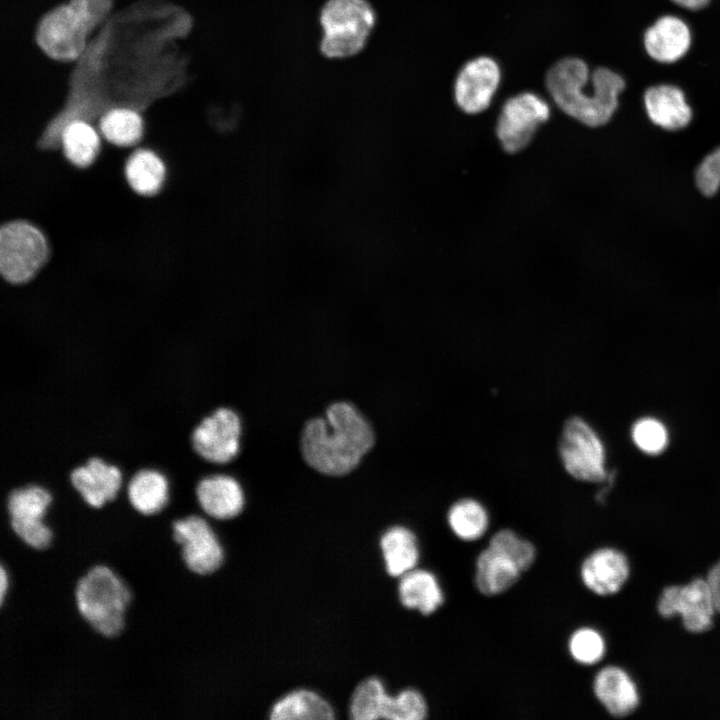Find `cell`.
<instances>
[{
	"mask_svg": "<svg viewBox=\"0 0 720 720\" xmlns=\"http://www.w3.org/2000/svg\"><path fill=\"white\" fill-rule=\"evenodd\" d=\"M195 496L202 513L216 521L237 517L245 504L244 492L238 480L224 473L201 476L195 486Z\"/></svg>",
	"mask_w": 720,
	"mask_h": 720,
	"instance_id": "16",
	"label": "cell"
},
{
	"mask_svg": "<svg viewBox=\"0 0 720 720\" xmlns=\"http://www.w3.org/2000/svg\"><path fill=\"white\" fill-rule=\"evenodd\" d=\"M375 11L366 0H328L320 14V49L328 58L358 54L375 24Z\"/></svg>",
	"mask_w": 720,
	"mask_h": 720,
	"instance_id": "4",
	"label": "cell"
},
{
	"mask_svg": "<svg viewBox=\"0 0 720 720\" xmlns=\"http://www.w3.org/2000/svg\"><path fill=\"white\" fill-rule=\"evenodd\" d=\"M632 438L641 451L650 455L661 453L668 442L665 427L652 418H644L636 422L632 429Z\"/></svg>",
	"mask_w": 720,
	"mask_h": 720,
	"instance_id": "32",
	"label": "cell"
},
{
	"mask_svg": "<svg viewBox=\"0 0 720 720\" xmlns=\"http://www.w3.org/2000/svg\"><path fill=\"white\" fill-rule=\"evenodd\" d=\"M592 690L598 702L615 717L630 714L639 703L636 686L617 666L601 668L594 676Z\"/></svg>",
	"mask_w": 720,
	"mask_h": 720,
	"instance_id": "22",
	"label": "cell"
},
{
	"mask_svg": "<svg viewBox=\"0 0 720 720\" xmlns=\"http://www.w3.org/2000/svg\"><path fill=\"white\" fill-rule=\"evenodd\" d=\"M272 720H332L334 710L317 693L306 690H294L280 698L270 712Z\"/></svg>",
	"mask_w": 720,
	"mask_h": 720,
	"instance_id": "26",
	"label": "cell"
},
{
	"mask_svg": "<svg viewBox=\"0 0 720 720\" xmlns=\"http://www.w3.org/2000/svg\"><path fill=\"white\" fill-rule=\"evenodd\" d=\"M691 43L689 26L680 17L674 15L659 17L643 34L646 54L661 64L679 61L688 53Z\"/></svg>",
	"mask_w": 720,
	"mask_h": 720,
	"instance_id": "18",
	"label": "cell"
},
{
	"mask_svg": "<svg viewBox=\"0 0 720 720\" xmlns=\"http://www.w3.org/2000/svg\"><path fill=\"white\" fill-rule=\"evenodd\" d=\"M696 186L705 196H713L720 187V146L708 154L695 173Z\"/></svg>",
	"mask_w": 720,
	"mask_h": 720,
	"instance_id": "33",
	"label": "cell"
},
{
	"mask_svg": "<svg viewBox=\"0 0 720 720\" xmlns=\"http://www.w3.org/2000/svg\"><path fill=\"white\" fill-rule=\"evenodd\" d=\"M714 595L710 584L697 579L685 586L666 588L659 599L658 611L664 617L680 614L691 632H704L712 625Z\"/></svg>",
	"mask_w": 720,
	"mask_h": 720,
	"instance_id": "13",
	"label": "cell"
},
{
	"mask_svg": "<svg viewBox=\"0 0 720 720\" xmlns=\"http://www.w3.org/2000/svg\"><path fill=\"white\" fill-rule=\"evenodd\" d=\"M354 720H424L430 708L424 694L416 688H405L389 695L376 677L363 680L354 690L350 703Z\"/></svg>",
	"mask_w": 720,
	"mask_h": 720,
	"instance_id": "5",
	"label": "cell"
},
{
	"mask_svg": "<svg viewBox=\"0 0 720 720\" xmlns=\"http://www.w3.org/2000/svg\"><path fill=\"white\" fill-rule=\"evenodd\" d=\"M9 587V579L5 568L0 565V603L4 600Z\"/></svg>",
	"mask_w": 720,
	"mask_h": 720,
	"instance_id": "36",
	"label": "cell"
},
{
	"mask_svg": "<svg viewBox=\"0 0 720 720\" xmlns=\"http://www.w3.org/2000/svg\"><path fill=\"white\" fill-rule=\"evenodd\" d=\"M566 649L569 657L576 664L593 666L603 659L606 643L598 630L590 626H581L569 634Z\"/></svg>",
	"mask_w": 720,
	"mask_h": 720,
	"instance_id": "31",
	"label": "cell"
},
{
	"mask_svg": "<svg viewBox=\"0 0 720 720\" xmlns=\"http://www.w3.org/2000/svg\"><path fill=\"white\" fill-rule=\"evenodd\" d=\"M629 576V564L623 553L602 547L590 552L579 566L583 586L598 596L617 593Z\"/></svg>",
	"mask_w": 720,
	"mask_h": 720,
	"instance_id": "17",
	"label": "cell"
},
{
	"mask_svg": "<svg viewBox=\"0 0 720 720\" xmlns=\"http://www.w3.org/2000/svg\"><path fill=\"white\" fill-rule=\"evenodd\" d=\"M241 433L242 424L237 412L229 407H218L193 427L191 447L202 461L224 465L238 456Z\"/></svg>",
	"mask_w": 720,
	"mask_h": 720,
	"instance_id": "10",
	"label": "cell"
},
{
	"mask_svg": "<svg viewBox=\"0 0 720 720\" xmlns=\"http://www.w3.org/2000/svg\"><path fill=\"white\" fill-rule=\"evenodd\" d=\"M387 573L399 578L418 567L421 550L416 533L407 526L394 525L380 539Z\"/></svg>",
	"mask_w": 720,
	"mask_h": 720,
	"instance_id": "25",
	"label": "cell"
},
{
	"mask_svg": "<svg viewBox=\"0 0 720 720\" xmlns=\"http://www.w3.org/2000/svg\"><path fill=\"white\" fill-rule=\"evenodd\" d=\"M374 431L351 403L331 404L324 417L309 420L302 432L301 451L305 462L328 476H343L354 470L373 447Z\"/></svg>",
	"mask_w": 720,
	"mask_h": 720,
	"instance_id": "1",
	"label": "cell"
},
{
	"mask_svg": "<svg viewBox=\"0 0 720 720\" xmlns=\"http://www.w3.org/2000/svg\"><path fill=\"white\" fill-rule=\"evenodd\" d=\"M165 166L152 151H135L125 166V176L131 188L138 194L151 196L157 193L165 179Z\"/></svg>",
	"mask_w": 720,
	"mask_h": 720,
	"instance_id": "29",
	"label": "cell"
},
{
	"mask_svg": "<svg viewBox=\"0 0 720 720\" xmlns=\"http://www.w3.org/2000/svg\"><path fill=\"white\" fill-rule=\"evenodd\" d=\"M91 35L84 18L65 3L41 18L36 29V42L52 59L75 62L85 52Z\"/></svg>",
	"mask_w": 720,
	"mask_h": 720,
	"instance_id": "9",
	"label": "cell"
},
{
	"mask_svg": "<svg viewBox=\"0 0 720 720\" xmlns=\"http://www.w3.org/2000/svg\"><path fill=\"white\" fill-rule=\"evenodd\" d=\"M101 135L116 146L126 147L138 143L144 134L145 119L141 112L129 107L107 110L98 121Z\"/></svg>",
	"mask_w": 720,
	"mask_h": 720,
	"instance_id": "28",
	"label": "cell"
},
{
	"mask_svg": "<svg viewBox=\"0 0 720 720\" xmlns=\"http://www.w3.org/2000/svg\"><path fill=\"white\" fill-rule=\"evenodd\" d=\"M52 500L51 492L36 483L15 487L7 494L6 509L11 529L31 548L43 550L52 542V529L44 521Z\"/></svg>",
	"mask_w": 720,
	"mask_h": 720,
	"instance_id": "8",
	"label": "cell"
},
{
	"mask_svg": "<svg viewBox=\"0 0 720 720\" xmlns=\"http://www.w3.org/2000/svg\"><path fill=\"white\" fill-rule=\"evenodd\" d=\"M173 538L186 567L198 575H210L225 562L224 546L204 514H190L172 522Z\"/></svg>",
	"mask_w": 720,
	"mask_h": 720,
	"instance_id": "11",
	"label": "cell"
},
{
	"mask_svg": "<svg viewBox=\"0 0 720 720\" xmlns=\"http://www.w3.org/2000/svg\"><path fill=\"white\" fill-rule=\"evenodd\" d=\"M445 520L450 533L460 542L469 544L484 539L491 527L487 507L472 497L454 501L446 512Z\"/></svg>",
	"mask_w": 720,
	"mask_h": 720,
	"instance_id": "24",
	"label": "cell"
},
{
	"mask_svg": "<svg viewBox=\"0 0 720 720\" xmlns=\"http://www.w3.org/2000/svg\"><path fill=\"white\" fill-rule=\"evenodd\" d=\"M501 70L491 57L480 56L468 61L459 71L454 84L457 106L467 114H477L491 103L499 86Z\"/></svg>",
	"mask_w": 720,
	"mask_h": 720,
	"instance_id": "14",
	"label": "cell"
},
{
	"mask_svg": "<svg viewBox=\"0 0 720 720\" xmlns=\"http://www.w3.org/2000/svg\"><path fill=\"white\" fill-rule=\"evenodd\" d=\"M123 487L133 509L145 516L160 513L169 502L168 477L154 467L137 469Z\"/></svg>",
	"mask_w": 720,
	"mask_h": 720,
	"instance_id": "23",
	"label": "cell"
},
{
	"mask_svg": "<svg viewBox=\"0 0 720 720\" xmlns=\"http://www.w3.org/2000/svg\"><path fill=\"white\" fill-rule=\"evenodd\" d=\"M60 146L73 165L84 168L95 160L100 149V136L90 122L74 119L61 130Z\"/></svg>",
	"mask_w": 720,
	"mask_h": 720,
	"instance_id": "27",
	"label": "cell"
},
{
	"mask_svg": "<svg viewBox=\"0 0 720 720\" xmlns=\"http://www.w3.org/2000/svg\"><path fill=\"white\" fill-rule=\"evenodd\" d=\"M679 7H682L691 11H698L704 9L711 0H670Z\"/></svg>",
	"mask_w": 720,
	"mask_h": 720,
	"instance_id": "35",
	"label": "cell"
},
{
	"mask_svg": "<svg viewBox=\"0 0 720 720\" xmlns=\"http://www.w3.org/2000/svg\"><path fill=\"white\" fill-rule=\"evenodd\" d=\"M398 597L402 606L431 616L446 602V593L439 576L431 569L416 567L399 577Z\"/></svg>",
	"mask_w": 720,
	"mask_h": 720,
	"instance_id": "20",
	"label": "cell"
},
{
	"mask_svg": "<svg viewBox=\"0 0 720 720\" xmlns=\"http://www.w3.org/2000/svg\"><path fill=\"white\" fill-rule=\"evenodd\" d=\"M545 85L565 114L588 127H600L616 112L626 83L610 68L598 67L590 74L584 60L566 57L547 71Z\"/></svg>",
	"mask_w": 720,
	"mask_h": 720,
	"instance_id": "2",
	"label": "cell"
},
{
	"mask_svg": "<svg viewBox=\"0 0 720 720\" xmlns=\"http://www.w3.org/2000/svg\"><path fill=\"white\" fill-rule=\"evenodd\" d=\"M487 545L507 555L523 573L528 572L538 558L536 544L512 528H501L493 532Z\"/></svg>",
	"mask_w": 720,
	"mask_h": 720,
	"instance_id": "30",
	"label": "cell"
},
{
	"mask_svg": "<svg viewBox=\"0 0 720 720\" xmlns=\"http://www.w3.org/2000/svg\"><path fill=\"white\" fill-rule=\"evenodd\" d=\"M559 453L565 470L574 479L600 483L608 478L603 443L582 418L572 417L565 422Z\"/></svg>",
	"mask_w": 720,
	"mask_h": 720,
	"instance_id": "7",
	"label": "cell"
},
{
	"mask_svg": "<svg viewBox=\"0 0 720 720\" xmlns=\"http://www.w3.org/2000/svg\"><path fill=\"white\" fill-rule=\"evenodd\" d=\"M86 21L92 34L110 17L114 0H70L68 2Z\"/></svg>",
	"mask_w": 720,
	"mask_h": 720,
	"instance_id": "34",
	"label": "cell"
},
{
	"mask_svg": "<svg viewBox=\"0 0 720 720\" xmlns=\"http://www.w3.org/2000/svg\"><path fill=\"white\" fill-rule=\"evenodd\" d=\"M550 114L548 102L535 93L523 92L507 99L496 123L502 148L512 154L525 149Z\"/></svg>",
	"mask_w": 720,
	"mask_h": 720,
	"instance_id": "12",
	"label": "cell"
},
{
	"mask_svg": "<svg viewBox=\"0 0 720 720\" xmlns=\"http://www.w3.org/2000/svg\"><path fill=\"white\" fill-rule=\"evenodd\" d=\"M131 598L125 582L102 564L90 568L75 588L80 615L97 633L106 637H116L122 632Z\"/></svg>",
	"mask_w": 720,
	"mask_h": 720,
	"instance_id": "3",
	"label": "cell"
},
{
	"mask_svg": "<svg viewBox=\"0 0 720 720\" xmlns=\"http://www.w3.org/2000/svg\"><path fill=\"white\" fill-rule=\"evenodd\" d=\"M523 574L512 559L486 544L475 557L473 585L484 597H498L511 590Z\"/></svg>",
	"mask_w": 720,
	"mask_h": 720,
	"instance_id": "19",
	"label": "cell"
},
{
	"mask_svg": "<svg viewBox=\"0 0 720 720\" xmlns=\"http://www.w3.org/2000/svg\"><path fill=\"white\" fill-rule=\"evenodd\" d=\"M73 488L92 508H101L117 498L124 483L121 468L101 456H90L69 474Z\"/></svg>",
	"mask_w": 720,
	"mask_h": 720,
	"instance_id": "15",
	"label": "cell"
},
{
	"mask_svg": "<svg viewBox=\"0 0 720 720\" xmlns=\"http://www.w3.org/2000/svg\"><path fill=\"white\" fill-rule=\"evenodd\" d=\"M48 246L43 233L26 221H13L0 231V270L12 284L29 281L46 262Z\"/></svg>",
	"mask_w": 720,
	"mask_h": 720,
	"instance_id": "6",
	"label": "cell"
},
{
	"mask_svg": "<svg viewBox=\"0 0 720 720\" xmlns=\"http://www.w3.org/2000/svg\"><path fill=\"white\" fill-rule=\"evenodd\" d=\"M650 121L665 130L676 131L691 122L693 112L681 88L672 84L648 87L643 95Z\"/></svg>",
	"mask_w": 720,
	"mask_h": 720,
	"instance_id": "21",
	"label": "cell"
}]
</instances>
